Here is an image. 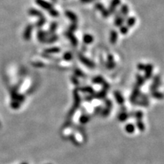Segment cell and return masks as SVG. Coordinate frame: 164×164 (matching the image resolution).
<instances>
[{"label": "cell", "instance_id": "7a4b0ae2", "mask_svg": "<svg viewBox=\"0 0 164 164\" xmlns=\"http://www.w3.org/2000/svg\"><path fill=\"white\" fill-rule=\"evenodd\" d=\"M33 29H34V25L32 24H29L27 25V27L24 29V31L23 33V38L24 40L28 41L30 40L31 38V34H32Z\"/></svg>", "mask_w": 164, "mask_h": 164}, {"label": "cell", "instance_id": "ffe728a7", "mask_svg": "<svg viewBox=\"0 0 164 164\" xmlns=\"http://www.w3.org/2000/svg\"><path fill=\"white\" fill-rule=\"evenodd\" d=\"M58 28V23L57 22H52L51 24H50V27L49 28V30L47 31V35H52V34H54L55 32V30H57Z\"/></svg>", "mask_w": 164, "mask_h": 164}, {"label": "cell", "instance_id": "44dd1931", "mask_svg": "<svg viewBox=\"0 0 164 164\" xmlns=\"http://www.w3.org/2000/svg\"><path fill=\"white\" fill-rule=\"evenodd\" d=\"M114 96H115V100H116V101H117L119 104L120 105L123 104L125 100H124L123 97H122V95H121V93H120L119 91L116 90V91L114 92Z\"/></svg>", "mask_w": 164, "mask_h": 164}, {"label": "cell", "instance_id": "ac0fdd59", "mask_svg": "<svg viewBox=\"0 0 164 164\" xmlns=\"http://www.w3.org/2000/svg\"><path fill=\"white\" fill-rule=\"evenodd\" d=\"M110 37H109V40L112 44H115L118 40V33L115 30H112L110 31Z\"/></svg>", "mask_w": 164, "mask_h": 164}, {"label": "cell", "instance_id": "4316f807", "mask_svg": "<svg viewBox=\"0 0 164 164\" xmlns=\"http://www.w3.org/2000/svg\"><path fill=\"white\" fill-rule=\"evenodd\" d=\"M80 90H81V91L88 93V94H93L94 93V89H93L91 87H90V86H85V87H84V88H81Z\"/></svg>", "mask_w": 164, "mask_h": 164}, {"label": "cell", "instance_id": "83f0119b", "mask_svg": "<svg viewBox=\"0 0 164 164\" xmlns=\"http://www.w3.org/2000/svg\"><path fill=\"white\" fill-rule=\"evenodd\" d=\"M135 130V128H134V126L133 124H128L126 125V131L129 134H132Z\"/></svg>", "mask_w": 164, "mask_h": 164}, {"label": "cell", "instance_id": "d4e9b609", "mask_svg": "<svg viewBox=\"0 0 164 164\" xmlns=\"http://www.w3.org/2000/svg\"><path fill=\"white\" fill-rule=\"evenodd\" d=\"M144 80L145 79L144 77H142L141 75L138 74V75H136V85L138 86L139 88H140V87H141V85H143L144 83Z\"/></svg>", "mask_w": 164, "mask_h": 164}, {"label": "cell", "instance_id": "8992f818", "mask_svg": "<svg viewBox=\"0 0 164 164\" xmlns=\"http://www.w3.org/2000/svg\"><path fill=\"white\" fill-rule=\"evenodd\" d=\"M153 65L151 64H147L145 65L144 69V71L145 72L144 74V78L148 80L152 77V73H153Z\"/></svg>", "mask_w": 164, "mask_h": 164}, {"label": "cell", "instance_id": "2e32d148", "mask_svg": "<svg viewBox=\"0 0 164 164\" xmlns=\"http://www.w3.org/2000/svg\"><path fill=\"white\" fill-rule=\"evenodd\" d=\"M61 51V49L58 47H50V48H47L44 49L45 54H54V53H59Z\"/></svg>", "mask_w": 164, "mask_h": 164}, {"label": "cell", "instance_id": "e575fe53", "mask_svg": "<svg viewBox=\"0 0 164 164\" xmlns=\"http://www.w3.org/2000/svg\"><path fill=\"white\" fill-rule=\"evenodd\" d=\"M128 32V28L127 26H121L120 27V33L121 34H126Z\"/></svg>", "mask_w": 164, "mask_h": 164}, {"label": "cell", "instance_id": "d6a6232c", "mask_svg": "<svg viewBox=\"0 0 164 164\" xmlns=\"http://www.w3.org/2000/svg\"><path fill=\"white\" fill-rule=\"evenodd\" d=\"M106 94H107V91H106V90H101L100 92H99L98 94H96V97H97V98L103 99V98H104L105 96H106Z\"/></svg>", "mask_w": 164, "mask_h": 164}, {"label": "cell", "instance_id": "8d00e7d4", "mask_svg": "<svg viewBox=\"0 0 164 164\" xmlns=\"http://www.w3.org/2000/svg\"><path fill=\"white\" fill-rule=\"evenodd\" d=\"M135 116L138 119V120H141L143 117V113L141 111H138L136 113H135Z\"/></svg>", "mask_w": 164, "mask_h": 164}, {"label": "cell", "instance_id": "5bb4252c", "mask_svg": "<svg viewBox=\"0 0 164 164\" xmlns=\"http://www.w3.org/2000/svg\"><path fill=\"white\" fill-rule=\"evenodd\" d=\"M73 94H74V98H75V106H74V108H73V109H72V112H74L75 108L79 107V105H80V102H81V98H80L78 92L77 90H74Z\"/></svg>", "mask_w": 164, "mask_h": 164}, {"label": "cell", "instance_id": "4fadbf2b", "mask_svg": "<svg viewBox=\"0 0 164 164\" xmlns=\"http://www.w3.org/2000/svg\"><path fill=\"white\" fill-rule=\"evenodd\" d=\"M120 15H121V17H123L124 18L126 17H127L129 14V8L126 4L121 5V9H120Z\"/></svg>", "mask_w": 164, "mask_h": 164}, {"label": "cell", "instance_id": "f35d334b", "mask_svg": "<svg viewBox=\"0 0 164 164\" xmlns=\"http://www.w3.org/2000/svg\"><path fill=\"white\" fill-rule=\"evenodd\" d=\"M137 67H138V70L144 71V67H145V65L143 64V63H138V65H137Z\"/></svg>", "mask_w": 164, "mask_h": 164}, {"label": "cell", "instance_id": "b9f144b4", "mask_svg": "<svg viewBox=\"0 0 164 164\" xmlns=\"http://www.w3.org/2000/svg\"><path fill=\"white\" fill-rule=\"evenodd\" d=\"M93 0H81V2H84V3H89V2H91Z\"/></svg>", "mask_w": 164, "mask_h": 164}, {"label": "cell", "instance_id": "30bf717a", "mask_svg": "<svg viewBox=\"0 0 164 164\" xmlns=\"http://www.w3.org/2000/svg\"><path fill=\"white\" fill-rule=\"evenodd\" d=\"M124 20H125V18H124L123 17H121L120 13L117 12L115 17V20H114V25H115V27H119L120 28V27L122 26V24H123Z\"/></svg>", "mask_w": 164, "mask_h": 164}, {"label": "cell", "instance_id": "f546056e", "mask_svg": "<svg viewBox=\"0 0 164 164\" xmlns=\"http://www.w3.org/2000/svg\"><path fill=\"white\" fill-rule=\"evenodd\" d=\"M152 96L156 99H159V100H161L163 98V94L162 93H160V92H158V91H153L152 93Z\"/></svg>", "mask_w": 164, "mask_h": 164}, {"label": "cell", "instance_id": "6da1fadb", "mask_svg": "<svg viewBox=\"0 0 164 164\" xmlns=\"http://www.w3.org/2000/svg\"><path fill=\"white\" fill-rule=\"evenodd\" d=\"M78 58L79 60H80V62H81L82 64L87 66L88 68H94V67H95V63H94L93 61L89 59L88 58L85 57L84 55H83L81 53L78 54Z\"/></svg>", "mask_w": 164, "mask_h": 164}, {"label": "cell", "instance_id": "4dcf8cb0", "mask_svg": "<svg viewBox=\"0 0 164 164\" xmlns=\"http://www.w3.org/2000/svg\"><path fill=\"white\" fill-rule=\"evenodd\" d=\"M48 12H49V14L51 15L52 17H58L59 15V12L55 9H50L49 11H48Z\"/></svg>", "mask_w": 164, "mask_h": 164}, {"label": "cell", "instance_id": "836d02e7", "mask_svg": "<svg viewBox=\"0 0 164 164\" xmlns=\"http://www.w3.org/2000/svg\"><path fill=\"white\" fill-rule=\"evenodd\" d=\"M74 73L75 75L78 77H84V74L81 70H80L79 68H75L74 69Z\"/></svg>", "mask_w": 164, "mask_h": 164}, {"label": "cell", "instance_id": "7402d4cb", "mask_svg": "<svg viewBox=\"0 0 164 164\" xmlns=\"http://www.w3.org/2000/svg\"><path fill=\"white\" fill-rule=\"evenodd\" d=\"M59 39V36L56 34H52V35H49V36H47V40H46V42L45 43H55V41L58 40Z\"/></svg>", "mask_w": 164, "mask_h": 164}, {"label": "cell", "instance_id": "484cf974", "mask_svg": "<svg viewBox=\"0 0 164 164\" xmlns=\"http://www.w3.org/2000/svg\"><path fill=\"white\" fill-rule=\"evenodd\" d=\"M73 59V55L71 52H66L63 55V59L66 62H69L71 60H72Z\"/></svg>", "mask_w": 164, "mask_h": 164}, {"label": "cell", "instance_id": "e0dca14e", "mask_svg": "<svg viewBox=\"0 0 164 164\" xmlns=\"http://www.w3.org/2000/svg\"><path fill=\"white\" fill-rule=\"evenodd\" d=\"M139 94H140V90H139L138 86H135L133 90V92H132V95H131V101L132 103L134 102L136 99L138 98V97L139 96Z\"/></svg>", "mask_w": 164, "mask_h": 164}, {"label": "cell", "instance_id": "603a6c76", "mask_svg": "<svg viewBox=\"0 0 164 164\" xmlns=\"http://www.w3.org/2000/svg\"><path fill=\"white\" fill-rule=\"evenodd\" d=\"M46 22H47V19H46L45 16H43V17H41V18H39V20L36 22V24H35V26H36L37 28H41V27H43V26L45 24V23H46Z\"/></svg>", "mask_w": 164, "mask_h": 164}, {"label": "cell", "instance_id": "cb8c5ba5", "mask_svg": "<svg viewBox=\"0 0 164 164\" xmlns=\"http://www.w3.org/2000/svg\"><path fill=\"white\" fill-rule=\"evenodd\" d=\"M135 23H136V18H135V17H129L127 19V21H126V24H127L126 26L128 28H132L135 24Z\"/></svg>", "mask_w": 164, "mask_h": 164}, {"label": "cell", "instance_id": "8fae6325", "mask_svg": "<svg viewBox=\"0 0 164 164\" xmlns=\"http://www.w3.org/2000/svg\"><path fill=\"white\" fill-rule=\"evenodd\" d=\"M65 15L72 23L77 24V22H78V16L76 15V14L71 11H65Z\"/></svg>", "mask_w": 164, "mask_h": 164}, {"label": "cell", "instance_id": "d6986e66", "mask_svg": "<svg viewBox=\"0 0 164 164\" xmlns=\"http://www.w3.org/2000/svg\"><path fill=\"white\" fill-rule=\"evenodd\" d=\"M83 42L85 44H91L94 42V36L91 34H86L83 36Z\"/></svg>", "mask_w": 164, "mask_h": 164}, {"label": "cell", "instance_id": "ba28073f", "mask_svg": "<svg viewBox=\"0 0 164 164\" xmlns=\"http://www.w3.org/2000/svg\"><path fill=\"white\" fill-rule=\"evenodd\" d=\"M160 75H155V76L153 77V83H152L151 86V91H154L157 90V88L160 86Z\"/></svg>", "mask_w": 164, "mask_h": 164}, {"label": "cell", "instance_id": "f1b7e54d", "mask_svg": "<svg viewBox=\"0 0 164 164\" xmlns=\"http://www.w3.org/2000/svg\"><path fill=\"white\" fill-rule=\"evenodd\" d=\"M92 81H93V83H94V84H103L105 81L103 77L97 76L93 78Z\"/></svg>", "mask_w": 164, "mask_h": 164}, {"label": "cell", "instance_id": "52a82bcc", "mask_svg": "<svg viewBox=\"0 0 164 164\" xmlns=\"http://www.w3.org/2000/svg\"><path fill=\"white\" fill-rule=\"evenodd\" d=\"M65 35L70 40L72 45L74 46V47H76L77 45H78V39L75 37V35L73 34V33L70 32V31H67V32L65 33Z\"/></svg>", "mask_w": 164, "mask_h": 164}, {"label": "cell", "instance_id": "9a60e30c", "mask_svg": "<svg viewBox=\"0 0 164 164\" xmlns=\"http://www.w3.org/2000/svg\"><path fill=\"white\" fill-rule=\"evenodd\" d=\"M28 15H31V16H36V17L41 18L43 17L44 15L40 10H37L36 9H30L28 10Z\"/></svg>", "mask_w": 164, "mask_h": 164}, {"label": "cell", "instance_id": "74e56055", "mask_svg": "<svg viewBox=\"0 0 164 164\" xmlns=\"http://www.w3.org/2000/svg\"><path fill=\"white\" fill-rule=\"evenodd\" d=\"M127 117H128V115L126 114V113H121L119 115V120H121V121H124V120H126V119H127Z\"/></svg>", "mask_w": 164, "mask_h": 164}, {"label": "cell", "instance_id": "7bdbcfd3", "mask_svg": "<svg viewBox=\"0 0 164 164\" xmlns=\"http://www.w3.org/2000/svg\"><path fill=\"white\" fill-rule=\"evenodd\" d=\"M53 2H57V0H52Z\"/></svg>", "mask_w": 164, "mask_h": 164}, {"label": "cell", "instance_id": "60d3db41", "mask_svg": "<svg viewBox=\"0 0 164 164\" xmlns=\"http://www.w3.org/2000/svg\"><path fill=\"white\" fill-rule=\"evenodd\" d=\"M72 81L75 84H76V85H78L79 84V81H78V79H77L75 77H72Z\"/></svg>", "mask_w": 164, "mask_h": 164}, {"label": "cell", "instance_id": "1f68e13d", "mask_svg": "<svg viewBox=\"0 0 164 164\" xmlns=\"http://www.w3.org/2000/svg\"><path fill=\"white\" fill-rule=\"evenodd\" d=\"M137 126H138V128L141 132L144 131V123L141 121V120H137Z\"/></svg>", "mask_w": 164, "mask_h": 164}, {"label": "cell", "instance_id": "9c48e42d", "mask_svg": "<svg viewBox=\"0 0 164 164\" xmlns=\"http://www.w3.org/2000/svg\"><path fill=\"white\" fill-rule=\"evenodd\" d=\"M107 68L108 69H113L115 67V63L114 62V58L112 54H109L107 56Z\"/></svg>", "mask_w": 164, "mask_h": 164}, {"label": "cell", "instance_id": "5b68a950", "mask_svg": "<svg viewBox=\"0 0 164 164\" xmlns=\"http://www.w3.org/2000/svg\"><path fill=\"white\" fill-rule=\"evenodd\" d=\"M121 4V0H112L111 1L110 5L109 7L108 11H109V15H113L115 11V9L119 5Z\"/></svg>", "mask_w": 164, "mask_h": 164}, {"label": "cell", "instance_id": "277c9868", "mask_svg": "<svg viewBox=\"0 0 164 164\" xmlns=\"http://www.w3.org/2000/svg\"><path fill=\"white\" fill-rule=\"evenodd\" d=\"M95 8H96V9L99 10V11L101 12L103 17H104L105 18H108L109 15H110L108 10H107L104 7V5H103L102 3H100V2H97V3L95 4Z\"/></svg>", "mask_w": 164, "mask_h": 164}, {"label": "cell", "instance_id": "ab89813d", "mask_svg": "<svg viewBox=\"0 0 164 164\" xmlns=\"http://www.w3.org/2000/svg\"><path fill=\"white\" fill-rule=\"evenodd\" d=\"M88 121V116H86V115H83V116H81V121L82 122V123H86Z\"/></svg>", "mask_w": 164, "mask_h": 164}, {"label": "cell", "instance_id": "d590c367", "mask_svg": "<svg viewBox=\"0 0 164 164\" xmlns=\"http://www.w3.org/2000/svg\"><path fill=\"white\" fill-rule=\"evenodd\" d=\"M77 28H78V25H77V24L75 23H72V24H71V26L69 27V30L68 31H70V32H74L75 30H77Z\"/></svg>", "mask_w": 164, "mask_h": 164}, {"label": "cell", "instance_id": "3957f363", "mask_svg": "<svg viewBox=\"0 0 164 164\" xmlns=\"http://www.w3.org/2000/svg\"><path fill=\"white\" fill-rule=\"evenodd\" d=\"M36 4H37L39 6H40L42 9L47 10V11H49L50 9H53V5L51 3H49V2H47L45 0H35Z\"/></svg>", "mask_w": 164, "mask_h": 164}, {"label": "cell", "instance_id": "7c38bea8", "mask_svg": "<svg viewBox=\"0 0 164 164\" xmlns=\"http://www.w3.org/2000/svg\"><path fill=\"white\" fill-rule=\"evenodd\" d=\"M47 36H48V35H47V33L46 31H44L43 30H38V32H37V39H38V40L40 43H45Z\"/></svg>", "mask_w": 164, "mask_h": 164}]
</instances>
